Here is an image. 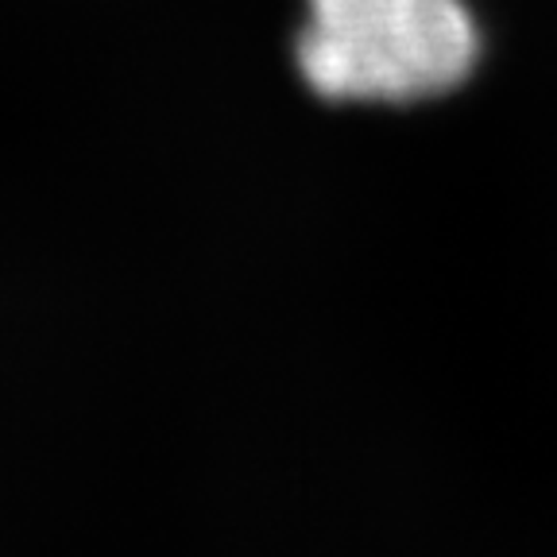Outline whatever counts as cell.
<instances>
[{"instance_id": "cell-1", "label": "cell", "mask_w": 557, "mask_h": 557, "mask_svg": "<svg viewBox=\"0 0 557 557\" xmlns=\"http://www.w3.org/2000/svg\"><path fill=\"white\" fill-rule=\"evenodd\" d=\"M295 59L325 101L410 104L457 89L480 59L465 0H306Z\"/></svg>"}]
</instances>
